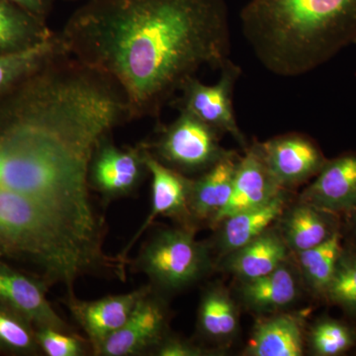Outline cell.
Wrapping results in <instances>:
<instances>
[{
  "mask_svg": "<svg viewBox=\"0 0 356 356\" xmlns=\"http://www.w3.org/2000/svg\"><path fill=\"white\" fill-rule=\"evenodd\" d=\"M240 307L235 295L224 285H207L199 300L195 339L228 351L240 334Z\"/></svg>",
  "mask_w": 356,
  "mask_h": 356,
  "instance_id": "ac0fdd59",
  "label": "cell"
},
{
  "mask_svg": "<svg viewBox=\"0 0 356 356\" xmlns=\"http://www.w3.org/2000/svg\"><path fill=\"white\" fill-rule=\"evenodd\" d=\"M324 303L341 309L356 324V248L343 243Z\"/></svg>",
  "mask_w": 356,
  "mask_h": 356,
  "instance_id": "4316f807",
  "label": "cell"
},
{
  "mask_svg": "<svg viewBox=\"0 0 356 356\" xmlns=\"http://www.w3.org/2000/svg\"><path fill=\"white\" fill-rule=\"evenodd\" d=\"M291 252L273 225L254 241L225 255L216 262V270L234 276L236 281L254 280L277 268Z\"/></svg>",
  "mask_w": 356,
  "mask_h": 356,
  "instance_id": "44dd1931",
  "label": "cell"
},
{
  "mask_svg": "<svg viewBox=\"0 0 356 356\" xmlns=\"http://www.w3.org/2000/svg\"><path fill=\"white\" fill-rule=\"evenodd\" d=\"M172 317L170 298L147 284L125 324L99 346L95 356H153L172 332Z\"/></svg>",
  "mask_w": 356,
  "mask_h": 356,
  "instance_id": "52a82bcc",
  "label": "cell"
},
{
  "mask_svg": "<svg viewBox=\"0 0 356 356\" xmlns=\"http://www.w3.org/2000/svg\"><path fill=\"white\" fill-rule=\"evenodd\" d=\"M8 1L25 9L33 15L47 21L53 10L55 0H8Z\"/></svg>",
  "mask_w": 356,
  "mask_h": 356,
  "instance_id": "f546056e",
  "label": "cell"
},
{
  "mask_svg": "<svg viewBox=\"0 0 356 356\" xmlns=\"http://www.w3.org/2000/svg\"><path fill=\"white\" fill-rule=\"evenodd\" d=\"M241 156L229 151L207 170L193 177L189 213L193 228H214L222 210L226 208Z\"/></svg>",
  "mask_w": 356,
  "mask_h": 356,
  "instance_id": "9a60e30c",
  "label": "cell"
},
{
  "mask_svg": "<svg viewBox=\"0 0 356 356\" xmlns=\"http://www.w3.org/2000/svg\"><path fill=\"white\" fill-rule=\"evenodd\" d=\"M177 118L159 126L153 139L144 140L147 151L163 165L195 177L231 149L221 145L222 135L184 110Z\"/></svg>",
  "mask_w": 356,
  "mask_h": 356,
  "instance_id": "5b68a950",
  "label": "cell"
},
{
  "mask_svg": "<svg viewBox=\"0 0 356 356\" xmlns=\"http://www.w3.org/2000/svg\"><path fill=\"white\" fill-rule=\"evenodd\" d=\"M69 1H77V0H69ZM86 1V0H84Z\"/></svg>",
  "mask_w": 356,
  "mask_h": 356,
  "instance_id": "1f68e13d",
  "label": "cell"
},
{
  "mask_svg": "<svg viewBox=\"0 0 356 356\" xmlns=\"http://www.w3.org/2000/svg\"><path fill=\"white\" fill-rule=\"evenodd\" d=\"M283 191L286 189H283L274 179L254 143L248 145L245 154L238 161L231 198L216 225L231 215L266 205Z\"/></svg>",
  "mask_w": 356,
  "mask_h": 356,
  "instance_id": "ffe728a7",
  "label": "cell"
},
{
  "mask_svg": "<svg viewBox=\"0 0 356 356\" xmlns=\"http://www.w3.org/2000/svg\"><path fill=\"white\" fill-rule=\"evenodd\" d=\"M63 53L67 51L60 35L56 33L48 41L29 50L0 56V97Z\"/></svg>",
  "mask_w": 356,
  "mask_h": 356,
  "instance_id": "cb8c5ba5",
  "label": "cell"
},
{
  "mask_svg": "<svg viewBox=\"0 0 356 356\" xmlns=\"http://www.w3.org/2000/svg\"><path fill=\"white\" fill-rule=\"evenodd\" d=\"M58 35L121 88L131 120L158 117L201 67L229 60L226 0H86Z\"/></svg>",
  "mask_w": 356,
  "mask_h": 356,
  "instance_id": "7a4b0ae2",
  "label": "cell"
},
{
  "mask_svg": "<svg viewBox=\"0 0 356 356\" xmlns=\"http://www.w3.org/2000/svg\"><path fill=\"white\" fill-rule=\"evenodd\" d=\"M356 346V324L323 315L307 327L306 351L314 356H341Z\"/></svg>",
  "mask_w": 356,
  "mask_h": 356,
  "instance_id": "d4e9b609",
  "label": "cell"
},
{
  "mask_svg": "<svg viewBox=\"0 0 356 356\" xmlns=\"http://www.w3.org/2000/svg\"><path fill=\"white\" fill-rule=\"evenodd\" d=\"M0 355H42L36 327L18 312L0 305Z\"/></svg>",
  "mask_w": 356,
  "mask_h": 356,
  "instance_id": "484cf974",
  "label": "cell"
},
{
  "mask_svg": "<svg viewBox=\"0 0 356 356\" xmlns=\"http://www.w3.org/2000/svg\"><path fill=\"white\" fill-rule=\"evenodd\" d=\"M49 289L43 280L0 257V305L25 316L36 327L76 331L51 306Z\"/></svg>",
  "mask_w": 356,
  "mask_h": 356,
  "instance_id": "7c38bea8",
  "label": "cell"
},
{
  "mask_svg": "<svg viewBox=\"0 0 356 356\" xmlns=\"http://www.w3.org/2000/svg\"><path fill=\"white\" fill-rule=\"evenodd\" d=\"M292 200L293 191H283L266 205L221 220L213 229L214 238L209 242L215 261L252 242L275 225Z\"/></svg>",
  "mask_w": 356,
  "mask_h": 356,
  "instance_id": "e0dca14e",
  "label": "cell"
},
{
  "mask_svg": "<svg viewBox=\"0 0 356 356\" xmlns=\"http://www.w3.org/2000/svg\"><path fill=\"white\" fill-rule=\"evenodd\" d=\"M254 143L274 179L286 191L308 184L327 161L317 142L305 134L286 133Z\"/></svg>",
  "mask_w": 356,
  "mask_h": 356,
  "instance_id": "9c48e42d",
  "label": "cell"
},
{
  "mask_svg": "<svg viewBox=\"0 0 356 356\" xmlns=\"http://www.w3.org/2000/svg\"><path fill=\"white\" fill-rule=\"evenodd\" d=\"M55 34L47 21L8 0H0V56L29 50Z\"/></svg>",
  "mask_w": 356,
  "mask_h": 356,
  "instance_id": "7402d4cb",
  "label": "cell"
},
{
  "mask_svg": "<svg viewBox=\"0 0 356 356\" xmlns=\"http://www.w3.org/2000/svg\"><path fill=\"white\" fill-rule=\"evenodd\" d=\"M343 248L341 232L317 247L291 254L307 294L324 303L325 292L332 280Z\"/></svg>",
  "mask_w": 356,
  "mask_h": 356,
  "instance_id": "603a6c76",
  "label": "cell"
},
{
  "mask_svg": "<svg viewBox=\"0 0 356 356\" xmlns=\"http://www.w3.org/2000/svg\"><path fill=\"white\" fill-rule=\"evenodd\" d=\"M144 140L134 147L115 144L111 134L98 140L88 165V184L103 204L133 195L149 177Z\"/></svg>",
  "mask_w": 356,
  "mask_h": 356,
  "instance_id": "8992f818",
  "label": "cell"
},
{
  "mask_svg": "<svg viewBox=\"0 0 356 356\" xmlns=\"http://www.w3.org/2000/svg\"><path fill=\"white\" fill-rule=\"evenodd\" d=\"M307 294L291 257L271 273L254 280L236 281L238 303L255 317L290 311Z\"/></svg>",
  "mask_w": 356,
  "mask_h": 356,
  "instance_id": "8fae6325",
  "label": "cell"
},
{
  "mask_svg": "<svg viewBox=\"0 0 356 356\" xmlns=\"http://www.w3.org/2000/svg\"><path fill=\"white\" fill-rule=\"evenodd\" d=\"M308 324L304 312L259 316L252 327L245 356H302L306 353Z\"/></svg>",
  "mask_w": 356,
  "mask_h": 356,
  "instance_id": "2e32d148",
  "label": "cell"
},
{
  "mask_svg": "<svg viewBox=\"0 0 356 356\" xmlns=\"http://www.w3.org/2000/svg\"><path fill=\"white\" fill-rule=\"evenodd\" d=\"M220 70L221 76L217 83L208 86L193 77L184 84L179 96L170 104L194 115L221 135L229 134L245 149L250 144L238 127L233 102L234 90L242 70L231 60Z\"/></svg>",
  "mask_w": 356,
  "mask_h": 356,
  "instance_id": "ba28073f",
  "label": "cell"
},
{
  "mask_svg": "<svg viewBox=\"0 0 356 356\" xmlns=\"http://www.w3.org/2000/svg\"><path fill=\"white\" fill-rule=\"evenodd\" d=\"M131 121L123 91L64 53L0 97V257L65 294L86 276L125 281L105 250L88 165L98 140Z\"/></svg>",
  "mask_w": 356,
  "mask_h": 356,
  "instance_id": "6da1fadb",
  "label": "cell"
},
{
  "mask_svg": "<svg viewBox=\"0 0 356 356\" xmlns=\"http://www.w3.org/2000/svg\"><path fill=\"white\" fill-rule=\"evenodd\" d=\"M241 21L255 57L278 76H303L356 44V0H250Z\"/></svg>",
  "mask_w": 356,
  "mask_h": 356,
  "instance_id": "3957f363",
  "label": "cell"
},
{
  "mask_svg": "<svg viewBox=\"0 0 356 356\" xmlns=\"http://www.w3.org/2000/svg\"><path fill=\"white\" fill-rule=\"evenodd\" d=\"M298 198L341 218L348 216L356 208V152L327 159Z\"/></svg>",
  "mask_w": 356,
  "mask_h": 356,
  "instance_id": "5bb4252c",
  "label": "cell"
},
{
  "mask_svg": "<svg viewBox=\"0 0 356 356\" xmlns=\"http://www.w3.org/2000/svg\"><path fill=\"white\" fill-rule=\"evenodd\" d=\"M146 163L149 177L152 178L151 212L128 245L119 254V257L126 261H130L128 255L134 245L139 241L147 229L151 228L154 220L159 216L170 218L175 224L193 228L189 213L193 177H187L184 173L163 165L149 154L147 149Z\"/></svg>",
  "mask_w": 356,
  "mask_h": 356,
  "instance_id": "30bf717a",
  "label": "cell"
},
{
  "mask_svg": "<svg viewBox=\"0 0 356 356\" xmlns=\"http://www.w3.org/2000/svg\"><path fill=\"white\" fill-rule=\"evenodd\" d=\"M355 350H356V346H355Z\"/></svg>",
  "mask_w": 356,
  "mask_h": 356,
  "instance_id": "d6a6232c",
  "label": "cell"
},
{
  "mask_svg": "<svg viewBox=\"0 0 356 356\" xmlns=\"http://www.w3.org/2000/svg\"><path fill=\"white\" fill-rule=\"evenodd\" d=\"M196 233L177 224L156 228L130 259L131 270L146 275L147 284L168 298L193 287L216 269L209 242L198 241Z\"/></svg>",
  "mask_w": 356,
  "mask_h": 356,
  "instance_id": "277c9868",
  "label": "cell"
},
{
  "mask_svg": "<svg viewBox=\"0 0 356 356\" xmlns=\"http://www.w3.org/2000/svg\"><path fill=\"white\" fill-rule=\"evenodd\" d=\"M228 351L206 346L197 339H185L170 332L154 350L153 356H221Z\"/></svg>",
  "mask_w": 356,
  "mask_h": 356,
  "instance_id": "f1b7e54d",
  "label": "cell"
},
{
  "mask_svg": "<svg viewBox=\"0 0 356 356\" xmlns=\"http://www.w3.org/2000/svg\"><path fill=\"white\" fill-rule=\"evenodd\" d=\"M341 235L344 243L356 248V208L348 216L343 218Z\"/></svg>",
  "mask_w": 356,
  "mask_h": 356,
  "instance_id": "4dcf8cb0",
  "label": "cell"
},
{
  "mask_svg": "<svg viewBox=\"0 0 356 356\" xmlns=\"http://www.w3.org/2000/svg\"><path fill=\"white\" fill-rule=\"evenodd\" d=\"M37 341L42 355L47 356L92 355V348L86 337L76 331L67 332L49 327H36Z\"/></svg>",
  "mask_w": 356,
  "mask_h": 356,
  "instance_id": "83f0119b",
  "label": "cell"
},
{
  "mask_svg": "<svg viewBox=\"0 0 356 356\" xmlns=\"http://www.w3.org/2000/svg\"><path fill=\"white\" fill-rule=\"evenodd\" d=\"M147 284L124 294L108 295L96 300H81L74 293L62 302L83 330L92 348V355L110 336L125 324L134 307L146 292Z\"/></svg>",
  "mask_w": 356,
  "mask_h": 356,
  "instance_id": "4fadbf2b",
  "label": "cell"
},
{
  "mask_svg": "<svg viewBox=\"0 0 356 356\" xmlns=\"http://www.w3.org/2000/svg\"><path fill=\"white\" fill-rule=\"evenodd\" d=\"M276 226L292 254L317 247L341 232L343 218L297 198L288 204Z\"/></svg>",
  "mask_w": 356,
  "mask_h": 356,
  "instance_id": "d6986e66",
  "label": "cell"
}]
</instances>
